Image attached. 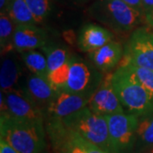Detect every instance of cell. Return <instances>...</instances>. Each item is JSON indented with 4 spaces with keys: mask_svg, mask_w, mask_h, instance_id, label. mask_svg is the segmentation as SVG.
<instances>
[{
    "mask_svg": "<svg viewBox=\"0 0 153 153\" xmlns=\"http://www.w3.org/2000/svg\"><path fill=\"white\" fill-rule=\"evenodd\" d=\"M5 13L17 25H37L35 18L25 0H10Z\"/></svg>",
    "mask_w": 153,
    "mask_h": 153,
    "instance_id": "cell-18",
    "label": "cell"
},
{
    "mask_svg": "<svg viewBox=\"0 0 153 153\" xmlns=\"http://www.w3.org/2000/svg\"><path fill=\"white\" fill-rule=\"evenodd\" d=\"M45 128L55 153H107L68 128L61 119H46Z\"/></svg>",
    "mask_w": 153,
    "mask_h": 153,
    "instance_id": "cell-5",
    "label": "cell"
},
{
    "mask_svg": "<svg viewBox=\"0 0 153 153\" xmlns=\"http://www.w3.org/2000/svg\"><path fill=\"white\" fill-rule=\"evenodd\" d=\"M20 54L25 66L33 74L44 78L48 77L49 69L46 56L35 49L23 51Z\"/></svg>",
    "mask_w": 153,
    "mask_h": 153,
    "instance_id": "cell-19",
    "label": "cell"
},
{
    "mask_svg": "<svg viewBox=\"0 0 153 153\" xmlns=\"http://www.w3.org/2000/svg\"><path fill=\"white\" fill-rule=\"evenodd\" d=\"M47 38L45 31L37 25H17L13 37L14 50L21 53L43 48L47 44Z\"/></svg>",
    "mask_w": 153,
    "mask_h": 153,
    "instance_id": "cell-12",
    "label": "cell"
},
{
    "mask_svg": "<svg viewBox=\"0 0 153 153\" xmlns=\"http://www.w3.org/2000/svg\"><path fill=\"white\" fill-rule=\"evenodd\" d=\"M9 1L10 0H0V8H1V10L5 12L6 9H7V6H8V4H9Z\"/></svg>",
    "mask_w": 153,
    "mask_h": 153,
    "instance_id": "cell-30",
    "label": "cell"
},
{
    "mask_svg": "<svg viewBox=\"0 0 153 153\" xmlns=\"http://www.w3.org/2000/svg\"><path fill=\"white\" fill-rule=\"evenodd\" d=\"M111 76L112 73L110 72L104 76L103 81L90 97L88 104L89 109L102 116L125 112L112 86Z\"/></svg>",
    "mask_w": 153,
    "mask_h": 153,
    "instance_id": "cell-10",
    "label": "cell"
},
{
    "mask_svg": "<svg viewBox=\"0 0 153 153\" xmlns=\"http://www.w3.org/2000/svg\"><path fill=\"white\" fill-rule=\"evenodd\" d=\"M42 49H44V53L46 54L49 72L55 71V69L64 65L71 58L67 50L60 47L46 44Z\"/></svg>",
    "mask_w": 153,
    "mask_h": 153,
    "instance_id": "cell-21",
    "label": "cell"
},
{
    "mask_svg": "<svg viewBox=\"0 0 153 153\" xmlns=\"http://www.w3.org/2000/svg\"><path fill=\"white\" fill-rule=\"evenodd\" d=\"M124 49L117 41H111L101 48L88 53L91 63L103 73H108L118 65L123 57Z\"/></svg>",
    "mask_w": 153,
    "mask_h": 153,
    "instance_id": "cell-13",
    "label": "cell"
},
{
    "mask_svg": "<svg viewBox=\"0 0 153 153\" xmlns=\"http://www.w3.org/2000/svg\"><path fill=\"white\" fill-rule=\"evenodd\" d=\"M64 38L70 44H73L76 40V36L73 33V31H66L64 33Z\"/></svg>",
    "mask_w": 153,
    "mask_h": 153,
    "instance_id": "cell-28",
    "label": "cell"
},
{
    "mask_svg": "<svg viewBox=\"0 0 153 153\" xmlns=\"http://www.w3.org/2000/svg\"><path fill=\"white\" fill-rule=\"evenodd\" d=\"M70 66H71V58L67 60L64 65L55 69V71L49 72L47 79L57 91L64 90V88L66 87L68 77H69Z\"/></svg>",
    "mask_w": 153,
    "mask_h": 153,
    "instance_id": "cell-22",
    "label": "cell"
},
{
    "mask_svg": "<svg viewBox=\"0 0 153 153\" xmlns=\"http://www.w3.org/2000/svg\"><path fill=\"white\" fill-rule=\"evenodd\" d=\"M122 65L130 63L153 71V35L150 27H137L131 33L125 46Z\"/></svg>",
    "mask_w": 153,
    "mask_h": 153,
    "instance_id": "cell-8",
    "label": "cell"
},
{
    "mask_svg": "<svg viewBox=\"0 0 153 153\" xmlns=\"http://www.w3.org/2000/svg\"><path fill=\"white\" fill-rule=\"evenodd\" d=\"M145 22L148 25V27L153 30V10L148 12L145 16Z\"/></svg>",
    "mask_w": 153,
    "mask_h": 153,
    "instance_id": "cell-29",
    "label": "cell"
},
{
    "mask_svg": "<svg viewBox=\"0 0 153 153\" xmlns=\"http://www.w3.org/2000/svg\"><path fill=\"white\" fill-rule=\"evenodd\" d=\"M121 1H123V3H125L126 4L130 6L131 8L136 10L139 12H140L141 14H143L145 16V11H144V9H143L141 0H121Z\"/></svg>",
    "mask_w": 153,
    "mask_h": 153,
    "instance_id": "cell-25",
    "label": "cell"
},
{
    "mask_svg": "<svg viewBox=\"0 0 153 153\" xmlns=\"http://www.w3.org/2000/svg\"><path fill=\"white\" fill-rule=\"evenodd\" d=\"M0 153H20L16 151L13 146H11L10 144L6 142L5 140H0Z\"/></svg>",
    "mask_w": 153,
    "mask_h": 153,
    "instance_id": "cell-26",
    "label": "cell"
},
{
    "mask_svg": "<svg viewBox=\"0 0 153 153\" xmlns=\"http://www.w3.org/2000/svg\"><path fill=\"white\" fill-rule=\"evenodd\" d=\"M108 124L111 153H134L138 116L130 113L105 116Z\"/></svg>",
    "mask_w": 153,
    "mask_h": 153,
    "instance_id": "cell-6",
    "label": "cell"
},
{
    "mask_svg": "<svg viewBox=\"0 0 153 153\" xmlns=\"http://www.w3.org/2000/svg\"><path fill=\"white\" fill-rule=\"evenodd\" d=\"M1 139L20 153H43L46 147L44 122L17 119L8 114H1Z\"/></svg>",
    "mask_w": 153,
    "mask_h": 153,
    "instance_id": "cell-1",
    "label": "cell"
},
{
    "mask_svg": "<svg viewBox=\"0 0 153 153\" xmlns=\"http://www.w3.org/2000/svg\"><path fill=\"white\" fill-rule=\"evenodd\" d=\"M128 65L131 68V70L134 74L136 75L138 79L140 80V82L142 83V85L146 88L149 93L151 94V95L153 97V71L151 69H148L146 67L142 66H134L133 64L128 63L124 64Z\"/></svg>",
    "mask_w": 153,
    "mask_h": 153,
    "instance_id": "cell-24",
    "label": "cell"
},
{
    "mask_svg": "<svg viewBox=\"0 0 153 153\" xmlns=\"http://www.w3.org/2000/svg\"><path fill=\"white\" fill-rule=\"evenodd\" d=\"M3 93V92H2ZM6 111L1 114H8L21 120L44 122V110L39 107L21 88L4 94Z\"/></svg>",
    "mask_w": 153,
    "mask_h": 153,
    "instance_id": "cell-9",
    "label": "cell"
},
{
    "mask_svg": "<svg viewBox=\"0 0 153 153\" xmlns=\"http://www.w3.org/2000/svg\"><path fill=\"white\" fill-rule=\"evenodd\" d=\"M43 153H44V152H43Z\"/></svg>",
    "mask_w": 153,
    "mask_h": 153,
    "instance_id": "cell-33",
    "label": "cell"
},
{
    "mask_svg": "<svg viewBox=\"0 0 153 153\" xmlns=\"http://www.w3.org/2000/svg\"><path fill=\"white\" fill-rule=\"evenodd\" d=\"M37 23H42L49 15V0H25Z\"/></svg>",
    "mask_w": 153,
    "mask_h": 153,
    "instance_id": "cell-23",
    "label": "cell"
},
{
    "mask_svg": "<svg viewBox=\"0 0 153 153\" xmlns=\"http://www.w3.org/2000/svg\"><path fill=\"white\" fill-rule=\"evenodd\" d=\"M142 153H153V147L151 148V149H149V150H147V151L143 152Z\"/></svg>",
    "mask_w": 153,
    "mask_h": 153,
    "instance_id": "cell-31",
    "label": "cell"
},
{
    "mask_svg": "<svg viewBox=\"0 0 153 153\" xmlns=\"http://www.w3.org/2000/svg\"><path fill=\"white\" fill-rule=\"evenodd\" d=\"M153 147V110L138 116L136 142L134 153H142Z\"/></svg>",
    "mask_w": 153,
    "mask_h": 153,
    "instance_id": "cell-17",
    "label": "cell"
},
{
    "mask_svg": "<svg viewBox=\"0 0 153 153\" xmlns=\"http://www.w3.org/2000/svg\"><path fill=\"white\" fill-rule=\"evenodd\" d=\"M111 83L125 112L140 116L153 110V97L128 65L116 69Z\"/></svg>",
    "mask_w": 153,
    "mask_h": 153,
    "instance_id": "cell-2",
    "label": "cell"
},
{
    "mask_svg": "<svg viewBox=\"0 0 153 153\" xmlns=\"http://www.w3.org/2000/svg\"><path fill=\"white\" fill-rule=\"evenodd\" d=\"M89 99L66 90H59L44 109L46 119H63L86 107Z\"/></svg>",
    "mask_w": 153,
    "mask_h": 153,
    "instance_id": "cell-11",
    "label": "cell"
},
{
    "mask_svg": "<svg viewBox=\"0 0 153 153\" xmlns=\"http://www.w3.org/2000/svg\"><path fill=\"white\" fill-rule=\"evenodd\" d=\"M152 35H153V30H152Z\"/></svg>",
    "mask_w": 153,
    "mask_h": 153,
    "instance_id": "cell-32",
    "label": "cell"
},
{
    "mask_svg": "<svg viewBox=\"0 0 153 153\" xmlns=\"http://www.w3.org/2000/svg\"><path fill=\"white\" fill-rule=\"evenodd\" d=\"M103 78V72L92 63L71 57L69 77L64 90L90 99Z\"/></svg>",
    "mask_w": 153,
    "mask_h": 153,
    "instance_id": "cell-7",
    "label": "cell"
},
{
    "mask_svg": "<svg viewBox=\"0 0 153 153\" xmlns=\"http://www.w3.org/2000/svg\"><path fill=\"white\" fill-rule=\"evenodd\" d=\"M89 14L117 34L132 33L145 21V16L121 0H99L89 8Z\"/></svg>",
    "mask_w": 153,
    "mask_h": 153,
    "instance_id": "cell-3",
    "label": "cell"
},
{
    "mask_svg": "<svg viewBox=\"0 0 153 153\" xmlns=\"http://www.w3.org/2000/svg\"><path fill=\"white\" fill-rule=\"evenodd\" d=\"M114 39L109 29L94 24L83 26L77 37V46L83 52L91 53Z\"/></svg>",
    "mask_w": 153,
    "mask_h": 153,
    "instance_id": "cell-14",
    "label": "cell"
},
{
    "mask_svg": "<svg viewBox=\"0 0 153 153\" xmlns=\"http://www.w3.org/2000/svg\"><path fill=\"white\" fill-rule=\"evenodd\" d=\"M22 72V66L12 51L4 55L0 70L1 92L6 94L19 88L17 87V83Z\"/></svg>",
    "mask_w": 153,
    "mask_h": 153,
    "instance_id": "cell-16",
    "label": "cell"
},
{
    "mask_svg": "<svg viewBox=\"0 0 153 153\" xmlns=\"http://www.w3.org/2000/svg\"><path fill=\"white\" fill-rule=\"evenodd\" d=\"M14 22L8 14L4 12L1 13L0 17V44H1V54L2 56L10 53L14 49L13 47V37L16 27Z\"/></svg>",
    "mask_w": 153,
    "mask_h": 153,
    "instance_id": "cell-20",
    "label": "cell"
},
{
    "mask_svg": "<svg viewBox=\"0 0 153 153\" xmlns=\"http://www.w3.org/2000/svg\"><path fill=\"white\" fill-rule=\"evenodd\" d=\"M64 125L88 141L111 153L108 124L105 116L94 112L86 106L61 119Z\"/></svg>",
    "mask_w": 153,
    "mask_h": 153,
    "instance_id": "cell-4",
    "label": "cell"
},
{
    "mask_svg": "<svg viewBox=\"0 0 153 153\" xmlns=\"http://www.w3.org/2000/svg\"><path fill=\"white\" fill-rule=\"evenodd\" d=\"M141 2L146 16V14H147L148 12L153 10V0H141Z\"/></svg>",
    "mask_w": 153,
    "mask_h": 153,
    "instance_id": "cell-27",
    "label": "cell"
},
{
    "mask_svg": "<svg viewBox=\"0 0 153 153\" xmlns=\"http://www.w3.org/2000/svg\"><path fill=\"white\" fill-rule=\"evenodd\" d=\"M42 109H45L49 101L58 92L47 78L31 74L27 76L25 88L22 89Z\"/></svg>",
    "mask_w": 153,
    "mask_h": 153,
    "instance_id": "cell-15",
    "label": "cell"
}]
</instances>
